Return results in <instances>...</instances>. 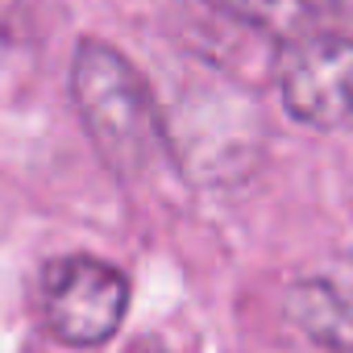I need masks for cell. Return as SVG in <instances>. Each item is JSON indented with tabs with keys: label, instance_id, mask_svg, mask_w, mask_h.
I'll return each instance as SVG.
<instances>
[{
	"label": "cell",
	"instance_id": "obj_1",
	"mask_svg": "<svg viewBox=\"0 0 353 353\" xmlns=\"http://www.w3.org/2000/svg\"><path fill=\"white\" fill-rule=\"evenodd\" d=\"M71 100L100 162L117 179L145 174L162 141V121L141 71L108 42L83 38L71 59Z\"/></svg>",
	"mask_w": 353,
	"mask_h": 353
},
{
	"label": "cell",
	"instance_id": "obj_4",
	"mask_svg": "<svg viewBox=\"0 0 353 353\" xmlns=\"http://www.w3.org/2000/svg\"><path fill=\"white\" fill-rule=\"evenodd\" d=\"M287 320L332 353H353V258H324L287 287Z\"/></svg>",
	"mask_w": 353,
	"mask_h": 353
},
{
	"label": "cell",
	"instance_id": "obj_5",
	"mask_svg": "<svg viewBox=\"0 0 353 353\" xmlns=\"http://www.w3.org/2000/svg\"><path fill=\"white\" fill-rule=\"evenodd\" d=\"M204 5L221 9L225 17H233L237 26L266 34L274 42H303L312 34L332 30L345 9L341 0H204Z\"/></svg>",
	"mask_w": 353,
	"mask_h": 353
},
{
	"label": "cell",
	"instance_id": "obj_6",
	"mask_svg": "<svg viewBox=\"0 0 353 353\" xmlns=\"http://www.w3.org/2000/svg\"><path fill=\"white\" fill-rule=\"evenodd\" d=\"M34 0H0V42L5 46H21L34 34Z\"/></svg>",
	"mask_w": 353,
	"mask_h": 353
},
{
	"label": "cell",
	"instance_id": "obj_3",
	"mask_svg": "<svg viewBox=\"0 0 353 353\" xmlns=\"http://www.w3.org/2000/svg\"><path fill=\"white\" fill-rule=\"evenodd\" d=\"M279 92L287 112L307 129L353 125V38L332 30L287 46L279 67Z\"/></svg>",
	"mask_w": 353,
	"mask_h": 353
},
{
	"label": "cell",
	"instance_id": "obj_2",
	"mask_svg": "<svg viewBox=\"0 0 353 353\" xmlns=\"http://www.w3.org/2000/svg\"><path fill=\"white\" fill-rule=\"evenodd\" d=\"M129 303V283L112 262L71 254L42 274V320L63 345H104Z\"/></svg>",
	"mask_w": 353,
	"mask_h": 353
}]
</instances>
